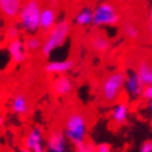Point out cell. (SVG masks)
<instances>
[{"mask_svg": "<svg viewBox=\"0 0 152 152\" xmlns=\"http://www.w3.org/2000/svg\"><path fill=\"white\" fill-rule=\"evenodd\" d=\"M142 98H144V99H145L147 102L152 99V84H151V85H145V89H144Z\"/></svg>", "mask_w": 152, "mask_h": 152, "instance_id": "25", "label": "cell"}, {"mask_svg": "<svg viewBox=\"0 0 152 152\" xmlns=\"http://www.w3.org/2000/svg\"><path fill=\"white\" fill-rule=\"evenodd\" d=\"M73 147H74V151H75V152H94L96 145H95L92 141H88V140H85V141H81V142L73 145Z\"/></svg>", "mask_w": 152, "mask_h": 152, "instance_id": "21", "label": "cell"}, {"mask_svg": "<svg viewBox=\"0 0 152 152\" xmlns=\"http://www.w3.org/2000/svg\"><path fill=\"white\" fill-rule=\"evenodd\" d=\"M50 88H52V92L55 94L56 96L64 98V96H69L70 94L73 92L74 84L67 74H60V75H57L52 81Z\"/></svg>", "mask_w": 152, "mask_h": 152, "instance_id": "10", "label": "cell"}, {"mask_svg": "<svg viewBox=\"0 0 152 152\" xmlns=\"http://www.w3.org/2000/svg\"><path fill=\"white\" fill-rule=\"evenodd\" d=\"M135 71L140 75V78L142 80L145 85L152 84V61L151 60H140L135 66Z\"/></svg>", "mask_w": 152, "mask_h": 152, "instance_id": "17", "label": "cell"}, {"mask_svg": "<svg viewBox=\"0 0 152 152\" xmlns=\"http://www.w3.org/2000/svg\"><path fill=\"white\" fill-rule=\"evenodd\" d=\"M73 24L78 28H85L94 24V9L91 7H81L75 13L73 18Z\"/></svg>", "mask_w": 152, "mask_h": 152, "instance_id": "15", "label": "cell"}, {"mask_svg": "<svg viewBox=\"0 0 152 152\" xmlns=\"http://www.w3.org/2000/svg\"><path fill=\"white\" fill-rule=\"evenodd\" d=\"M89 45H91V49L95 50L96 53H105V52H107L110 49V41L103 34L94 35L91 38V41H89Z\"/></svg>", "mask_w": 152, "mask_h": 152, "instance_id": "18", "label": "cell"}, {"mask_svg": "<svg viewBox=\"0 0 152 152\" xmlns=\"http://www.w3.org/2000/svg\"><path fill=\"white\" fill-rule=\"evenodd\" d=\"M10 109H11V112L15 116H27L29 113V109H31L27 95H24V94H15L11 98Z\"/></svg>", "mask_w": 152, "mask_h": 152, "instance_id": "14", "label": "cell"}, {"mask_svg": "<svg viewBox=\"0 0 152 152\" xmlns=\"http://www.w3.org/2000/svg\"><path fill=\"white\" fill-rule=\"evenodd\" d=\"M42 7L38 0H27L18 14V25L28 35L37 34L41 29Z\"/></svg>", "mask_w": 152, "mask_h": 152, "instance_id": "2", "label": "cell"}, {"mask_svg": "<svg viewBox=\"0 0 152 152\" xmlns=\"http://www.w3.org/2000/svg\"><path fill=\"white\" fill-rule=\"evenodd\" d=\"M147 112L152 116V99L151 101H148V103H147Z\"/></svg>", "mask_w": 152, "mask_h": 152, "instance_id": "26", "label": "cell"}, {"mask_svg": "<svg viewBox=\"0 0 152 152\" xmlns=\"http://www.w3.org/2000/svg\"><path fill=\"white\" fill-rule=\"evenodd\" d=\"M144 89H145V84L142 83V80L140 78V75L137 71L129 70L126 73V83H124V91L130 96V99H138L140 96H142Z\"/></svg>", "mask_w": 152, "mask_h": 152, "instance_id": "8", "label": "cell"}, {"mask_svg": "<svg viewBox=\"0 0 152 152\" xmlns=\"http://www.w3.org/2000/svg\"><path fill=\"white\" fill-rule=\"evenodd\" d=\"M57 24V13L52 7H45L42 9L41 13V31L49 32L52 28Z\"/></svg>", "mask_w": 152, "mask_h": 152, "instance_id": "16", "label": "cell"}, {"mask_svg": "<svg viewBox=\"0 0 152 152\" xmlns=\"http://www.w3.org/2000/svg\"><path fill=\"white\" fill-rule=\"evenodd\" d=\"M130 117V105L127 102H116L112 106L110 110V119L113 124L116 126H123L129 121Z\"/></svg>", "mask_w": 152, "mask_h": 152, "instance_id": "11", "label": "cell"}, {"mask_svg": "<svg viewBox=\"0 0 152 152\" xmlns=\"http://www.w3.org/2000/svg\"><path fill=\"white\" fill-rule=\"evenodd\" d=\"M70 32H71V25L69 21H66V20L57 21L55 27L49 32H46V37L43 39V45L41 49L42 56L45 59H49L53 55V52L57 50L67 42Z\"/></svg>", "mask_w": 152, "mask_h": 152, "instance_id": "1", "label": "cell"}, {"mask_svg": "<svg viewBox=\"0 0 152 152\" xmlns=\"http://www.w3.org/2000/svg\"><path fill=\"white\" fill-rule=\"evenodd\" d=\"M138 152H152V140H145L140 145Z\"/></svg>", "mask_w": 152, "mask_h": 152, "instance_id": "24", "label": "cell"}, {"mask_svg": "<svg viewBox=\"0 0 152 152\" xmlns=\"http://www.w3.org/2000/svg\"><path fill=\"white\" fill-rule=\"evenodd\" d=\"M74 69V60L64 59V60H52L45 64V71L48 74L60 75V74H67Z\"/></svg>", "mask_w": 152, "mask_h": 152, "instance_id": "12", "label": "cell"}, {"mask_svg": "<svg viewBox=\"0 0 152 152\" xmlns=\"http://www.w3.org/2000/svg\"><path fill=\"white\" fill-rule=\"evenodd\" d=\"M24 147L31 152H46V140L41 127H32L24 137Z\"/></svg>", "mask_w": 152, "mask_h": 152, "instance_id": "7", "label": "cell"}, {"mask_svg": "<svg viewBox=\"0 0 152 152\" xmlns=\"http://www.w3.org/2000/svg\"><path fill=\"white\" fill-rule=\"evenodd\" d=\"M42 45H43V41H42L39 37H37L35 34H31L25 38V46H27L28 52H37L42 49Z\"/></svg>", "mask_w": 152, "mask_h": 152, "instance_id": "20", "label": "cell"}, {"mask_svg": "<svg viewBox=\"0 0 152 152\" xmlns=\"http://www.w3.org/2000/svg\"><path fill=\"white\" fill-rule=\"evenodd\" d=\"M123 34L126 38H129L130 41H135L140 38V28L131 21H126L123 24Z\"/></svg>", "mask_w": 152, "mask_h": 152, "instance_id": "19", "label": "cell"}, {"mask_svg": "<svg viewBox=\"0 0 152 152\" xmlns=\"http://www.w3.org/2000/svg\"><path fill=\"white\" fill-rule=\"evenodd\" d=\"M18 152H31V151H29L28 148H25V147H24V148H21V149H20Z\"/></svg>", "mask_w": 152, "mask_h": 152, "instance_id": "29", "label": "cell"}, {"mask_svg": "<svg viewBox=\"0 0 152 152\" xmlns=\"http://www.w3.org/2000/svg\"><path fill=\"white\" fill-rule=\"evenodd\" d=\"M120 23V13L110 1H101L94 7V27L109 28Z\"/></svg>", "mask_w": 152, "mask_h": 152, "instance_id": "5", "label": "cell"}, {"mask_svg": "<svg viewBox=\"0 0 152 152\" xmlns=\"http://www.w3.org/2000/svg\"><path fill=\"white\" fill-rule=\"evenodd\" d=\"M66 137L70 144H75L85 141L88 137V119L87 116L81 112H73L70 113L64 120V127H63Z\"/></svg>", "mask_w": 152, "mask_h": 152, "instance_id": "3", "label": "cell"}, {"mask_svg": "<svg viewBox=\"0 0 152 152\" xmlns=\"http://www.w3.org/2000/svg\"><path fill=\"white\" fill-rule=\"evenodd\" d=\"M23 4L21 0H0V13L7 20L18 18Z\"/></svg>", "mask_w": 152, "mask_h": 152, "instance_id": "13", "label": "cell"}, {"mask_svg": "<svg viewBox=\"0 0 152 152\" xmlns=\"http://www.w3.org/2000/svg\"><path fill=\"white\" fill-rule=\"evenodd\" d=\"M126 73L113 71L101 84V95L106 103H116L120 98V94L124 89Z\"/></svg>", "mask_w": 152, "mask_h": 152, "instance_id": "4", "label": "cell"}, {"mask_svg": "<svg viewBox=\"0 0 152 152\" xmlns=\"http://www.w3.org/2000/svg\"><path fill=\"white\" fill-rule=\"evenodd\" d=\"M148 34L152 37V23H149V25H148Z\"/></svg>", "mask_w": 152, "mask_h": 152, "instance_id": "28", "label": "cell"}, {"mask_svg": "<svg viewBox=\"0 0 152 152\" xmlns=\"http://www.w3.org/2000/svg\"><path fill=\"white\" fill-rule=\"evenodd\" d=\"M18 27H17V25H10V27H7V29H6V38H7V41L20 37V28Z\"/></svg>", "mask_w": 152, "mask_h": 152, "instance_id": "22", "label": "cell"}, {"mask_svg": "<svg viewBox=\"0 0 152 152\" xmlns=\"http://www.w3.org/2000/svg\"><path fill=\"white\" fill-rule=\"evenodd\" d=\"M6 50H7V55H9L10 60L13 61L14 64H21L25 60L28 59V49L25 46V39H21V38H14V39H10L7 42V46H6Z\"/></svg>", "mask_w": 152, "mask_h": 152, "instance_id": "6", "label": "cell"}, {"mask_svg": "<svg viewBox=\"0 0 152 152\" xmlns=\"http://www.w3.org/2000/svg\"><path fill=\"white\" fill-rule=\"evenodd\" d=\"M69 140L64 131L53 130L46 138V152H67Z\"/></svg>", "mask_w": 152, "mask_h": 152, "instance_id": "9", "label": "cell"}, {"mask_svg": "<svg viewBox=\"0 0 152 152\" xmlns=\"http://www.w3.org/2000/svg\"><path fill=\"white\" fill-rule=\"evenodd\" d=\"M148 20H149V23H152V9L148 11Z\"/></svg>", "mask_w": 152, "mask_h": 152, "instance_id": "27", "label": "cell"}, {"mask_svg": "<svg viewBox=\"0 0 152 152\" xmlns=\"http://www.w3.org/2000/svg\"><path fill=\"white\" fill-rule=\"evenodd\" d=\"M94 152H113V149H112L110 144L101 142V144H98L96 147H95V151Z\"/></svg>", "mask_w": 152, "mask_h": 152, "instance_id": "23", "label": "cell"}]
</instances>
